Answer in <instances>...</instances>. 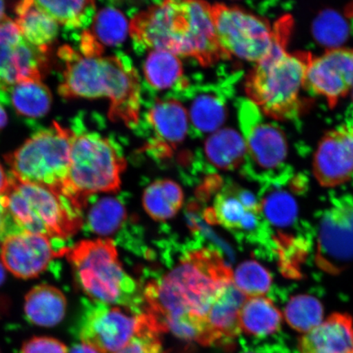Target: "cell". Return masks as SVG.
Masks as SVG:
<instances>
[{"label":"cell","mask_w":353,"mask_h":353,"mask_svg":"<svg viewBox=\"0 0 353 353\" xmlns=\"http://www.w3.org/2000/svg\"><path fill=\"white\" fill-rule=\"evenodd\" d=\"M232 281V268L219 250L193 245L169 272L145 284V310L162 333L170 331L183 341L210 346L207 316Z\"/></svg>","instance_id":"1"},{"label":"cell","mask_w":353,"mask_h":353,"mask_svg":"<svg viewBox=\"0 0 353 353\" xmlns=\"http://www.w3.org/2000/svg\"><path fill=\"white\" fill-rule=\"evenodd\" d=\"M205 0H164L138 13L130 23L139 46L193 57L202 65L231 59L220 47Z\"/></svg>","instance_id":"2"},{"label":"cell","mask_w":353,"mask_h":353,"mask_svg":"<svg viewBox=\"0 0 353 353\" xmlns=\"http://www.w3.org/2000/svg\"><path fill=\"white\" fill-rule=\"evenodd\" d=\"M57 55L64 69L59 87L65 99L100 98L110 101L109 117L135 129L140 121L141 83L138 72L125 55L86 57L69 46Z\"/></svg>","instance_id":"3"},{"label":"cell","mask_w":353,"mask_h":353,"mask_svg":"<svg viewBox=\"0 0 353 353\" xmlns=\"http://www.w3.org/2000/svg\"><path fill=\"white\" fill-rule=\"evenodd\" d=\"M293 20L282 17L274 25L276 39L268 55L255 63L245 83L249 100L265 117L286 121L301 117L307 108L302 95L313 55L309 52H290L288 44Z\"/></svg>","instance_id":"4"},{"label":"cell","mask_w":353,"mask_h":353,"mask_svg":"<svg viewBox=\"0 0 353 353\" xmlns=\"http://www.w3.org/2000/svg\"><path fill=\"white\" fill-rule=\"evenodd\" d=\"M77 284L90 299L145 312L143 290L125 272L110 238L83 240L68 247L65 254Z\"/></svg>","instance_id":"5"},{"label":"cell","mask_w":353,"mask_h":353,"mask_svg":"<svg viewBox=\"0 0 353 353\" xmlns=\"http://www.w3.org/2000/svg\"><path fill=\"white\" fill-rule=\"evenodd\" d=\"M70 129L72 140L66 198L83 211L96 194L118 192L126 161L116 142L88 130L81 118H74Z\"/></svg>","instance_id":"6"},{"label":"cell","mask_w":353,"mask_h":353,"mask_svg":"<svg viewBox=\"0 0 353 353\" xmlns=\"http://www.w3.org/2000/svg\"><path fill=\"white\" fill-rule=\"evenodd\" d=\"M6 193L8 210L21 231L65 241L83 226V211L52 190L15 178Z\"/></svg>","instance_id":"7"},{"label":"cell","mask_w":353,"mask_h":353,"mask_svg":"<svg viewBox=\"0 0 353 353\" xmlns=\"http://www.w3.org/2000/svg\"><path fill=\"white\" fill-rule=\"evenodd\" d=\"M72 140V130L54 122L50 128L35 132L15 152L7 154L10 174L66 198Z\"/></svg>","instance_id":"8"},{"label":"cell","mask_w":353,"mask_h":353,"mask_svg":"<svg viewBox=\"0 0 353 353\" xmlns=\"http://www.w3.org/2000/svg\"><path fill=\"white\" fill-rule=\"evenodd\" d=\"M153 320L147 312L137 314L129 308L83 299L76 334L100 353H117Z\"/></svg>","instance_id":"9"},{"label":"cell","mask_w":353,"mask_h":353,"mask_svg":"<svg viewBox=\"0 0 353 353\" xmlns=\"http://www.w3.org/2000/svg\"><path fill=\"white\" fill-rule=\"evenodd\" d=\"M211 16L219 46L230 57L257 63L274 46V26L262 17L223 3L212 6Z\"/></svg>","instance_id":"10"},{"label":"cell","mask_w":353,"mask_h":353,"mask_svg":"<svg viewBox=\"0 0 353 353\" xmlns=\"http://www.w3.org/2000/svg\"><path fill=\"white\" fill-rule=\"evenodd\" d=\"M264 117L250 100L243 99L238 105V120L247 148L243 174L267 179L285 165L288 143L281 128Z\"/></svg>","instance_id":"11"},{"label":"cell","mask_w":353,"mask_h":353,"mask_svg":"<svg viewBox=\"0 0 353 353\" xmlns=\"http://www.w3.org/2000/svg\"><path fill=\"white\" fill-rule=\"evenodd\" d=\"M212 198L213 204L203 211V218L207 223L220 225L241 243L257 244L267 241L268 223L254 194L239 185L224 181Z\"/></svg>","instance_id":"12"},{"label":"cell","mask_w":353,"mask_h":353,"mask_svg":"<svg viewBox=\"0 0 353 353\" xmlns=\"http://www.w3.org/2000/svg\"><path fill=\"white\" fill-rule=\"evenodd\" d=\"M48 54L26 41L15 21L7 17L0 22V103H6L8 91L16 83L42 81L48 68Z\"/></svg>","instance_id":"13"},{"label":"cell","mask_w":353,"mask_h":353,"mask_svg":"<svg viewBox=\"0 0 353 353\" xmlns=\"http://www.w3.org/2000/svg\"><path fill=\"white\" fill-rule=\"evenodd\" d=\"M316 263L321 270L336 275L353 263V200L335 199L321 218Z\"/></svg>","instance_id":"14"},{"label":"cell","mask_w":353,"mask_h":353,"mask_svg":"<svg viewBox=\"0 0 353 353\" xmlns=\"http://www.w3.org/2000/svg\"><path fill=\"white\" fill-rule=\"evenodd\" d=\"M65 241L28 231L13 233L1 242L0 259L4 268L21 279L37 277L52 260L65 255Z\"/></svg>","instance_id":"15"},{"label":"cell","mask_w":353,"mask_h":353,"mask_svg":"<svg viewBox=\"0 0 353 353\" xmlns=\"http://www.w3.org/2000/svg\"><path fill=\"white\" fill-rule=\"evenodd\" d=\"M306 90L325 99L330 108L353 90V48H335L313 57Z\"/></svg>","instance_id":"16"},{"label":"cell","mask_w":353,"mask_h":353,"mask_svg":"<svg viewBox=\"0 0 353 353\" xmlns=\"http://www.w3.org/2000/svg\"><path fill=\"white\" fill-rule=\"evenodd\" d=\"M313 174L322 187L335 188L353 174V125L346 123L322 137L313 159Z\"/></svg>","instance_id":"17"},{"label":"cell","mask_w":353,"mask_h":353,"mask_svg":"<svg viewBox=\"0 0 353 353\" xmlns=\"http://www.w3.org/2000/svg\"><path fill=\"white\" fill-rule=\"evenodd\" d=\"M145 119L152 135L144 152L158 160L171 157L188 134V110L176 99L158 100L150 108Z\"/></svg>","instance_id":"18"},{"label":"cell","mask_w":353,"mask_h":353,"mask_svg":"<svg viewBox=\"0 0 353 353\" xmlns=\"http://www.w3.org/2000/svg\"><path fill=\"white\" fill-rule=\"evenodd\" d=\"M129 33V21L121 11L101 8L90 28L79 35V51L86 57L103 56L105 48L120 46Z\"/></svg>","instance_id":"19"},{"label":"cell","mask_w":353,"mask_h":353,"mask_svg":"<svg viewBox=\"0 0 353 353\" xmlns=\"http://www.w3.org/2000/svg\"><path fill=\"white\" fill-rule=\"evenodd\" d=\"M301 353H353L352 316L334 313L300 339Z\"/></svg>","instance_id":"20"},{"label":"cell","mask_w":353,"mask_h":353,"mask_svg":"<svg viewBox=\"0 0 353 353\" xmlns=\"http://www.w3.org/2000/svg\"><path fill=\"white\" fill-rule=\"evenodd\" d=\"M246 299L232 281L216 300L207 316L213 345H234L241 335L239 313Z\"/></svg>","instance_id":"21"},{"label":"cell","mask_w":353,"mask_h":353,"mask_svg":"<svg viewBox=\"0 0 353 353\" xmlns=\"http://www.w3.org/2000/svg\"><path fill=\"white\" fill-rule=\"evenodd\" d=\"M83 226L88 231L101 237L116 236L125 228L128 221V211L125 201L120 197L105 196L88 199L83 210Z\"/></svg>","instance_id":"22"},{"label":"cell","mask_w":353,"mask_h":353,"mask_svg":"<svg viewBox=\"0 0 353 353\" xmlns=\"http://www.w3.org/2000/svg\"><path fill=\"white\" fill-rule=\"evenodd\" d=\"M68 302L56 287L39 285L30 290L25 298L26 319L41 327H54L63 320Z\"/></svg>","instance_id":"23"},{"label":"cell","mask_w":353,"mask_h":353,"mask_svg":"<svg viewBox=\"0 0 353 353\" xmlns=\"http://www.w3.org/2000/svg\"><path fill=\"white\" fill-rule=\"evenodd\" d=\"M15 23L22 37L33 46L50 52L59 32V24L30 0H20L16 7Z\"/></svg>","instance_id":"24"},{"label":"cell","mask_w":353,"mask_h":353,"mask_svg":"<svg viewBox=\"0 0 353 353\" xmlns=\"http://www.w3.org/2000/svg\"><path fill=\"white\" fill-rule=\"evenodd\" d=\"M282 313L270 299L247 298L241 308L239 322L241 334L264 339L280 330Z\"/></svg>","instance_id":"25"},{"label":"cell","mask_w":353,"mask_h":353,"mask_svg":"<svg viewBox=\"0 0 353 353\" xmlns=\"http://www.w3.org/2000/svg\"><path fill=\"white\" fill-rule=\"evenodd\" d=\"M204 152L210 164L221 170L241 169L247 158L244 138L229 128L213 132L205 141Z\"/></svg>","instance_id":"26"},{"label":"cell","mask_w":353,"mask_h":353,"mask_svg":"<svg viewBox=\"0 0 353 353\" xmlns=\"http://www.w3.org/2000/svg\"><path fill=\"white\" fill-rule=\"evenodd\" d=\"M194 132L198 136L213 134L227 120L228 109L223 92L203 88L194 97L188 112Z\"/></svg>","instance_id":"27"},{"label":"cell","mask_w":353,"mask_h":353,"mask_svg":"<svg viewBox=\"0 0 353 353\" xmlns=\"http://www.w3.org/2000/svg\"><path fill=\"white\" fill-rule=\"evenodd\" d=\"M52 101L51 91L42 81L29 79L10 88L4 105H11L21 117L39 119L50 112Z\"/></svg>","instance_id":"28"},{"label":"cell","mask_w":353,"mask_h":353,"mask_svg":"<svg viewBox=\"0 0 353 353\" xmlns=\"http://www.w3.org/2000/svg\"><path fill=\"white\" fill-rule=\"evenodd\" d=\"M69 32L90 28L96 14L95 0H30Z\"/></svg>","instance_id":"29"},{"label":"cell","mask_w":353,"mask_h":353,"mask_svg":"<svg viewBox=\"0 0 353 353\" xmlns=\"http://www.w3.org/2000/svg\"><path fill=\"white\" fill-rule=\"evenodd\" d=\"M145 81L158 90L180 87L186 88L188 82L183 79V64L171 52L161 50L150 52L143 65Z\"/></svg>","instance_id":"30"},{"label":"cell","mask_w":353,"mask_h":353,"mask_svg":"<svg viewBox=\"0 0 353 353\" xmlns=\"http://www.w3.org/2000/svg\"><path fill=\"white\" fill-rule=\"evenodd\" d=\"M183 192L169 179L157 180L145 189L143 204L150 217L159 222L174 218L183 204Z\"/></svg>","instance_id":"31"},{"label":"cell","mask_w":353,"mask_h":353,"mask_svg":"<svg viewBox=\"0 0 353 353\" xmlns=\"http://www.w3.org/2000/svg\"><path fill=\"white\" fill-rule=\"evenodd\" d=\"M284 316L290 327L307 334L323 321L324 308L319 300L312 295L299 294L290 299Z\"/></svg>","instance_id":"32"},{"label":"cell","mask_w":353,"mask_h":353,"mask_svg":"<svg viewBox=\"0 0 353 353\" xmlns=\"http://www.w3.org/2000/svg\"><path fill=\"white\" fill-rule=\"evenodd\" d=\"M259 201L263 217L268 224L276 228H286L297 219L296 201L284 190H266Z\"/></svg>","instance_id":"33"},{"label":"cell","mask_w":353,"mask_h":353,"mask_svg":"<svg viewBox=\"0 0 353 353\" xmlns=\"http://www.w3.org/2000/svg\"><path fill=\"white\" fill-rule=\"evenodd\" d=\"M233 284L246 298L262 297L270 290L272 276L262 264L249 260L233 273Z\"/></svg>","instance_id":"34"},{"label":"cell","mask_w":353,"mask_h":353,"mask_svg":"<svg viewBox=\"0 0 353 353\" xmlns=\"http://www.w3.org/2000/svg\"><path fill=\"white\" fill-rule=\"evenodd\" d=\"M161 330L152 320L145 325L131 339L129 343L117 353H164L159 334Z\"/></svg>","instance_id":"35"},{"label":"cell","mask_w":353,"mask_h":353,"mask_svg":"<svg viewBox=\"0 0 353 353\" xmlns=\"http://www.w3.org/2000/svg\"><path fill=\"white\" fill-rule=\"evenodd\" d=\"M21 353H69L63 343L51 337H34L26 341Z\"/></svg>","instance_id":"36"},{"label":"cell","mask_w":353,"mask_h":353,"mask_svg":"<svg viewBox=\"0 0 353 353\" xmlns=\"http://www.w3.org/2000/svg\"><path fill=\"white\" fill-rule=\"evenodd\" d=\"M21 231L13 220L7 205L6 195H0V241L13 233Z\"/></svg>","instance_id":"37"},{"label":"cell","mask_w":353,"mask_h":353,"mask_svg":"<svg viewBox=\"0 0 353 353\" xmlns=\"http://www.w3.org/2000/svg\"><path fill=\"white\" fill-rule=\"evenodd\" d=\"M11 186L10 175H8L0 164V195H6Z\"/></svg>","instance_id":"38"},{"label":"cell","mask_w":353,"mask_h":353,"mask_svg":"<svg viewBox=\"0 0 353 353\" xmlns=\"http://www.w3.org/2000/svg\"><path fill=\"white\" fill-rule=\"evenodd\" d=\"M69 353H100L94 347L88 345L86 343H78L72 347Z\"/></svg>","instance_id":"39"},{"label":"cell","mask_w":353,"mask_h":353,"mask_svg":"<svg viewBox=\"0 0 353 353\" xmlns=\"http://www.w3.org/2000/svg\"><path fill=\"white\" fill-rule=\"evenodd\" d=\"M242 353H277L270 346H259L256 347H245V352Z\"/></svg>","instance_id":"40"},{"label":"cell","mask_w":353,"mask_h":353,"mask_svg":"<svg viewBox=\"0 0 353 353\" xmlns=\"http://www.w3.org/2000/svg\"><path fill=\"white\" fill-rule=\"evenodd\" d=\"M8 122V116L6 110L3 109V105L0 103V130H3L6 126Z\"/></svg>","instance_id":"41"},{"label":"cell","mask_w":353,"mask_h":353,"mask_svg":"<svg viewBox=\"0 0 353 353\" xmlns=\"http://www.w3.org/2000/svg\"><path fill=\"white\" fill-rule=\"evenodd\" d=\"M6 4H4V0H0V22L6 19Z\"/></svg>","instance_id":"42"},{"label":"cell","mask_w":353,"mask_h":353,"mask_svg":"<svg viewBox=\"0 0 353 353\" xmlns=\"http://www.w3.org/2000/svg\"><path fill=\"white\" fill-rule=\"evenodd\" d=\"M4 280H6V268L0 259V285L3 283Z\"/></svg>","instance_id":"43"},{"label":"cell","mask_w":353,"mask_h":353,"mask_svg":"<svg viewBox=\"0 0 353 353\" xmlns=\"http://www.w3.org/2000/svg\"><path fill=\"white\" fill-rule=\"evenodd\" d=\"M346 14L350 17H353V1L347 6Z\"/></svg>","instance_id":"44"},{"label":"cell","mask_w":353,"mask_h":353,"mask_svg":"<svg viewBox=\"0 0 353 353\" xmlns=\"http://www.w3.org/2000/svg\"><path fill=\"white\" fill-rule=\"evenodd\" d=\"M0 246H1V243H0Z\"/></svg>","instance_id":"45"}]
</instances>
